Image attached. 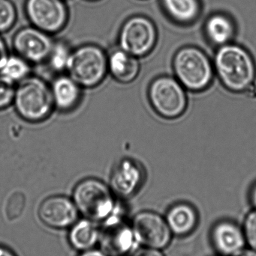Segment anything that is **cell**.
Returning <instances> with one entry per match:
<instances>
[{
    "label": "cell",
    "mask_w": 256,
    "mask_h": 256,
    "mask_svg": "<svg viewBox=\"0 0 256 256\" xmlns=\"http://www.w3.org/2000/svg\"><path fill=\"white\" fill-rule=\"evenodd\" d=\"M213 66L221 84L231 92H244L255 82V61L243 46L232 44L219 46Z\"/></svg>",
    "instance_id": "cell-1"
},
{
    "label": "cell",
    "mask_w": 256,
    "mask_h": 256,
    "mask_svg": "<svg viewBox=\"0 0 256 256\" xmlns=\"http://www.w3.org/2000/svg\"><path fill=\"white\" fill-rule=\"evenodd\" d=\"M13 104L18 115L30 123L45 121L55 109L51 86L37 76L18 82Z\"/></svg>",
    "instance_id": "cell-2"
},
{
    "label": "cell",
    "mask_w": 256,
    "mask_h": 256,
    "mask_svg": "<svg viewBox=\"0 0 256 256\" xmlns=\"http://www.w3.org/2000/svg\"><path fill=\"white\" fill-rule=\"evenodd\" d=\"M173 69L176 79L192 92H201L208 88L215 72L207 54L195 46L179 50L173 60Z\"/></svg>",
    "instance_id": "cell-3"
},
{
    "label": "cell",
    "mask_w": 256,
    "mask_h": 256,
    "mask_svg": "<svg viewBox=\"0 0 256 256\" xmlns=\"http://www.w3.org/2000/svg\"><path fill=\"white\" fill-rule=\"evenodd\" d=\"M112 189L95 178L84 179L74 188L72 200L78 212L94 222L104 221L118 208Z\"/></svg>",
    "instance_id": "cell-4"
},
{
    "label": "cell",
    "mask_w": 256,
    "mask_h": 256,
    "mask_svg": "<svg viewBox=\"0 0 256 256\" xmlns=\"http://www.w3.org/2000/svg\"><path fill=\"white\" fill-rule=\"evenodd\" d=\"M66 70L80 86L95 88L108 73V56L99 46L83 45L72 50Z\"/></svg>",
    "instance_id": "cell-5"
},
{
    "label": "cell",
    "mask_w": 256,
    "mask_h": 256,
    "mask_svg": "<svg viewBox=\"0 0 256 256\" xmlns=\"http://www.w3.org/2000/svg\"><path fill=\"white\" fill-rule=\"evenodd\" d=\"M147 96L152 108L165 120L179 118L187 108L186 88L176 78L170 76L153 80L149 86Z\"/></svg>",
    "instance_id": "cell-6"
},
{
    "label": "cell",
    "mask_w": 256,
    "mask_h": 256,
    "mask_svg": "<svg viewBox=\"0 0 256 256\" xmlns=\"http://www.w3.org/2000/svg\"><path fill=\"white\" fill-rule=\"evenodd\" d=\"M102 222L99 242L105 254L123 256L135 250L138 243L133 228L120 216L118 208Z\"/></svg>",
    "instance_id": "cell-7"
},
{
    "label": "cell",
    "mask_w": 256,
    "mask_h": 256,
    "mask_svg": "<svg viewBox=\"0 0 256 256\" xmlns=\"http://www.w3.org/2000/svg\"><path fill=\"white\" fill-rule=\"evenodd\" d=\"M157 42L154 24L144 16L128 20L120 30V48L131 55L141 58L150 54Z\"/></svg>",
    "instance_id": "cell-8"
},
{
    "label": "cell",
    "mask_w": 256,
    "mask_h": 256,
    "mask_svg": "<svg viewBox=\"0 0 256 256\" xmlns=\"http://www.w3.org/2000/svg\"><path fill=\"white\" fill-rule=\"evenodd\" d=\"M26 13L33 26L48 34L61 31L69 12L63 0H27Z\"/></svg>",
    "instance_id": "cell-9"
},
{
    "label": "cell",
    "mask_w": 256,
    "mask_h": 256,
    "mask_svg": "<svg viewBox=\"0 0 256 256\" xmlns=\"http://www.w3.org/2000/svg\"><path fill=\"white\" fill-rule=\"evenodd\" d=\"M137 242L145 248L161 250L171 242V232L166 220L154 212H140L132 224Z\"/></svg>",
    "instance_id": "cell-10"
},
{
    "label": "cell",
    "mask_w": 256,
    "mask_h": 256,
    "mask_svg": "<svg viewBox=\"0 0 256 256\" xmlns=\"http://www.w3.org/2000/svg\"><path fill=\"white\" fill-rule=\"evenodd\" d=\"M54 44L48 33L34 26L21 28L13 38L17 55L36 64L48 60Z\"/></svg>",
    "instance_id": "cell-11"
},
{
    "label": "cell",
    "mask_w": 256,
    "mask_h": 256,
    "mask_svg": "<svg viewBox=\"0 0 256 256\" xmlns=\"http://www.w3.org/2000/svg\"><path fill=\"white\" fill-rule=\"evenodd\" d=\"M78 212L73 200L63 196H54L42 202L39 209V216L48 226L64 230L77 222Z\"/></svg>",
    "instance_id": "cell-12"
},
{
    "label": "cell",
    "mask_w": 256,
    "mask_h": 256,
    "mask_svg": "<svg viewBox=\"0 0 256 256\" xmlns=\"http://www.w3.org/2000/svg\"><path fill=\"white\" fill-rule=\"evenodd\" d=\"M145 171L141 164L132 158H123L113 170L111 188L123 198L134 195L144 182Z\"/></svg>",
    "instance_id": "cell-13"
},
{
    "label": "cell",
    "mask_w": 256,
    "mask_h": 256,
    "mask_svg": "<svg viewBox=\"0 0 256 256\" xmlns=\"http://www.w3.org/2000/svg\"><path fill=\"white\" fill-rule=\"evenodd\" d=\"M212 239L216 249L224 256H233L243 250L246 244L244 233L236 224L222 222L212 232Z\"/></svg>",
    "instance_id": "cell-14"
},
{
    "label": "cell",
    "mask_w": 256,
    "mask_h": 256,
    "mask_svg": "<svg viewBox=\"0 0 256 256\" xmlns=\"http://www.w3.org/2000/svg\"><path fill=\"white\" fill-rule=\"evenodd\" d=\"M55 109L62 112L74 110L82 98L81 88L68 75L56 78L51 86Z\"/></svg>",
    "instance_id": "cell-15"
},
{
    "label": "cell",
    "mask_w": 256,
    "mask_h": 256,
    "mask_svg": "<svg viewBox=\"0 0 256 256\" xmlns=\"http://www.w3.org/2000/svg\"><path fill=\"white\" fill-rule=\"evenodd\" d=\"M138 58L121 48L115 50L108 56V73L120 84H131L138 78L141 70Z\"/></svg>",
    "instance_id": "cell-16"
},
{
    "label": "cell",
    "mask_w": 256,
    "mask_h": 256,
    "mask_svg": "<svg viewBox=\"0 0 256 256\" xmlns=\"http://www.w3.org/2000/svg\"><path fill=\"white\" fill-rule=\"evenodd\" d=\"M166 221L174 234L186 236L195 228L198 221L195 209L186 203L173 206L167 214Z\"/></svg>",
    "instance_id": "cell-17"
},
{
    "label": "cell",
    "mask_w": 256,
    "mask_h": 256,
    "mask_svg": "<svg viewBox=\"0 0 256 256\" xmlns=\"http://www.w3.org/2000/svg\"><path fill=\"white\" fill-rule=\"evenodd\" d=\"M99 239V228L94 221L87 218L75 222L69 232V242L77 250L84 252L91 250Z\"/></svg>",
    "instance_id": "cell-18"
},
{
    "label": "cell",
    "mask_w": 256,
    "mask_h": 256,
    "mask_svg": "<svg viewBox=\"0 0 256 256\" xmlns=\"http://www.w3.org/2000/svg\"><path fill=\"white\" fill-rule=\"evenodd\" d=\"M206 34L210 42L216 46H222L230 44L234 36L232 21L222 14L210 16L205 26Z\"/></svg>",
    "instance_id": "cell-19"
},
{
    "label": "cell",
    "mask_w": 256,
    "mask_h": 256,
    "mask_svg": "<svg viewBox=\"0 0 256 256\" xmlns=\"http://www.w3.org/2000/svg\"><path fill=\"white\" fill-rule=\"evenodd\" d=\"M164 9L170 18L177 22H192L198 16L200 4L198 0H162Z\"/></svg>",
    "instance_id": "cell-20"
},
{
    "label": "cell",
    "mask_w": 256,
    "mask_h": 256,
    "mask_svg": "<svg viewBox=\"0 0 256 256\" xmlns=\"http://www.w3.org/2000/svg\"><path fill=\"white\" fill-rule=\"evenodd\" d=\"M30 62L27 60L18 55L9 56L0 70V76L16 84L30 76Z\"/></svg>",
    "instance_id": "cell-21"
},
{
    "label": "cell",
    "mask_w": 256,
    "mask_h": 256,
    "mask_svg": "<svg viewBox=\"0 0 256 256\" xmlns=\"http://www.w3.org/2000/svg\"><path fill=\"white\" fill-rule=\"evenodd\" d=\"M72 52L66 42H54L52 50L47 60L51 70L58 73L67 70L68 62Z\"/></svg>",
    "instance_id": "cell-22"
},
{
    "label": "cell",
    "mask_w": 256,
    "mask_h": 256,
    "mask_svg": "<svg viewBox=\"0 0 256 256\" xmlns=\"http://www.w3.org/2000/svg\"><path fill=\"white\" fill-rule=\"evenodd\" d=\"M26 206L25 195L16 191L11 194L6 202L5 213L9 220L13 221L19 218L24 213Z\"/></svg>",
    "instance_id": "cell-23"
},
{
    "label": "cell",
    "mask_w": 256,
    "mask_h": 256,
    "mask_svg": "<svg viewBox=\"0 0 256 256\" xmlns=\"http://www.w3.org/2000/svg\"><path fill=\"white\" fill-rule=\"evenodd\" d=\"M17 19L15 6L9 0H0V32L9 31Z\"/></svg>",
    "instance_id": "cell-24"
},
{
    "label": "cell",
    "mask_w": 256,
    "mask_h": 256,
    "mask_svg": "<svg viewBox=\"0 0 256 256\" xmlns=\"http://www.w3.org/2000/svg\"><path fill=\"white\" fill-rule=\"evenodd\" d=\"M15 90V84L0 76V110L13 104Z\"/></svg>",
    "instance_id": "cell-25"
},
{
    "label": "cell",
    "mask_w": 256,
    "mask_h": 256,
    "mask_svg": "<svg viewBox=\"0 0 256 256\" xmlns=\"http://www.w3.org/2000/svg\"><path fill=\"white\" fill-rule=\"evenodd\" d=\"M246 242L251 249L256 251V209L248 214L243 228Z\"/></svg>",
    "instance_id": "cell-26"
},
{
    "label": "cell",
    "mask_w": 256,
    "mask_h": 256,
    "mask_svg": "<svg viewBox=\"0 0 256 256\" xmlns=\"http://www.w3.org/2000/svg\"><path fill=\"white\" fill-rule=\"evenodd\" d=\"M131 256H164L159 250L146 248L138 250Z\"/></svg>",
    "instance_id": "cell-27"
},
{
    "label": "cell",
    "mask_w": 256,
    "mask_h": 256,
    "mask_svg": "<svg viewBox=\"0 0 256 256\" xmlns=\"http://www.w3.org/2000/svg\"><path fill=\"white\" fill-rule=\"evenodd\" d=\"M9 56L6 44H5L3 38L0 37V70L4 66L5 63L7 61Z\"/></svg>",
    "instance_id": "cell-28"
},
{
    "label": "cell",
    "mask_w": 256,
    "mask_h": 256,
    "mask_svg": "<svg viewBox=\"0 0 256 256\" xmlns=\"http://www.w3.org/2000/svg\"><path fill=\"white\" fill-rule=\"evenodd\" d=\"M78 256H108L103 251L97 250H89L84 251L82 254Z\"/></svg>",
    "instance_id": "cell-29"
},
{
    "label": "cell",
    "mask_w": 256,
    "mask_h": 256,
    "mask_svg": "<svg viewBox=\"0 0 256 256\" xmlns=\"http://www.w3.org/2000/svg\"><path fill=\"white\" fill-rule=\"evenodd\" d=\"M233 256H256V251L254 250H243Z\"/></svg>",
    "instance_id": "cell-30"
},
{
    "label": "cell",
    "mask_w": 256,
    "mask_h": 256,
    "mask_svg": "<svg viewBox=\"0 0 256 256\" xmlns=\"http://www.w3.org/2000/svg\"><path fill=\"white\" fill-rule=\"evenodd\" d=\"M0 256H16L7 248L0 246Z\"/></svg>",
    "instance_id": "cell-31"
},
{
    "label": "cell",
    "mask_w": 256,
    "mask_h": 256,
    "mask_svg": "<svg viewBox=\"0 0 256 256\" xmlns=\"http://www.w3.org/2000/svg\"><path fill=\"white\" fill-rule=\"evenodd\" d=\"M251 202H252V204L256 209V184L252 188V191H251Z\"/></svg>",
    "instance_id": "cell-32"
},
{
    "label": "cell",
    "mask_w": 256,
    "mask_h": 256,
    "mask_svg": "<svg viewBox=\"0 0 256 256\" xmlns=\"http://www.w3.org/2000/svg\"><path fill=\"white\" fill-rule=\"evenodd\" d=\"M90 1H94V0H90Z\"/></svg>",
    "instance_id": "cell-33"
}]
</instances>
